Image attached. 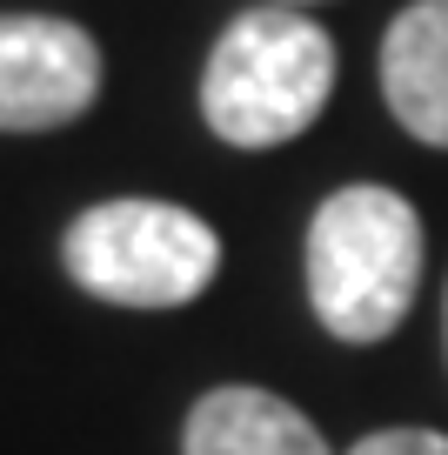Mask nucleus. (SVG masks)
<instances>
[{
    "instance_id": "f257e3e1",
    "label": "nucleus",
    "mask_w": 448,
    "mask_h": 455,
    "mask_svg": "<svg viewBox=\"0 0 448 455\" xmlns=\"http://www.w3.org/2000/svg\"><path fill=\"white\" fill-rule=\"evenodd\" d=\"M335 94V41L308 14L261 0L221 28L201 68V114L228 148H281Z\"/></svg>"
},
{
    "instance_id": "f03ea898",
    "label": "nucleus",
    "mask_w": 448,
    "mask_h": 455,
    "mask_svg": "<svg viewBox=\"0 0 448 455\" xmlns=\"http://www.w3.org/2000/svg\"><path fill=\"white\" fill-rule=\"evenodd\" d=\"M421 288V221L395 188L355 181L308 221V301L335 341H388Z\"/></svg>"
},
{
    "instance_id": "7ed1b4c3",
    "label": "nucleus",
    "mask_w": 448,
    "mask_h": 455,
    "mask_svg": "<svg viewBox=\"0 0 448 455\" xmlns=\"http://www.w3.org/2000/svg\"><path fill=\"white\" fill-rule=\"evenodd\" d=\"M60 261L114 308H188L221 275V235L181 201H94L68 221Z\"/></svg>"
},
{
    "instance_id": "20e7f679",
    "label": "nucleus",
    "mask_w": 448,
    "mask_h": 455,
    "mask_svg": "<svg viewBox=\"0 0 448 455\" xmlns=\"http://www.w3.org/2000/svg\"><path fill=\"white\" fill-rule=\"evenodd\" d=\"M100 94V47L60 14H0V134L68 128Z\"/></svg>"
},
{
    "instance_id": "39448f33",
    "label": "nucleus",
    "mask_w": 448,
    "mask_h": 455,
    "mask_svg": "<svg viewBox=\"0 0 448 455\" xmlns=\"http://www.w3.org/2000/svg\"><path fill=\"white\" fill-rule=\"evenodd\" d=\"M381 94L415 141L448 148V0H415L388 20Z\"/></svg>"
},
{
    "instance_id": "423d86ee",
    "label": "nucleus",
    "mask_w": 448,
    "mask_h": 455,
    "mask_svg": "<svg viewBox=\"0 0 448 455\" xmlns=\"http://www.w3.org/2000/svg\"><path fill=\"white\" fill-rule=\"evenodd\" d=\"M181 455H328L322 428L275 388H208L188 409Z\"/></svg>"
},
{
    "instance_id": "0eeeda50",
    "label": "nucleus",
    "mask_w": 448,
    "mask_h": 455,
    "mask_svg": "<svg viewBox=\"0 0 448 455\" xmlns=\"http://www.w3.org/2000/svg\"><path fill=\"white\" fill-rule=\"evenodd\" d=\"M348 455H448V435H435V428H375Z\"/></svg>"
},
{
    "instance_id": "6e6552de",
    "label": "nucleus",
    "mask_w": 448,
    "mask_h": 455,
    "mask_svg": "<svg viewBox=\"0 0 448 455\" xmlns=\"http://www.w3.org/2000/svg\"><path fill=\"white\" fill-rule=\"evenodd\" d=\"M442 341H448V295H442Z\"/></svg>"
},
{
    "instance_id": "1a4fd4ad",
    "label": "nucleus",
    "mask_w": 448,
    "mask_h": 455,
    "mask_svg": "<svg viewBox=\"0 0 448 455\" xmlns=\"http://www.w3.org/2000/svg\"><path fill=\"white\" fill-rule=\"evenodd\" d=\"M281 7H308V0H281Z\"/></svg>"
}]
</instances>
